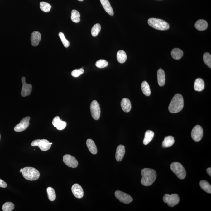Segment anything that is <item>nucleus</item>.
Returning <instances> with one entry per match:
<instances>
[{"mask_svg":"<svg viewBox=\"0 0 211 211\" xmlns=\"http://www.w3.org/2000/svg\"><path fill=\"white\" fill-rule=\"evenodd\" d=\"M41 39V34L38 31H34L31 34V41L32 45L36 47L39 44Z\"/></svg>","mask_w":211,"mask_h":211,"instance_id":"f3484780","label":"nucleus"},{"mask_svg":"<svg viewBox=\"0 0 211 211\" xmlns=\"http://www.w3.org/2000/svg\"><path fill=\"white\" fill-rule=\"evenodd\" d=\"M172 171L180 179H184L186 176V172L184 167L180 163L177 162L172 163L170 165Z\"/></svg>","mask_w":211,"mask_h":211,"instance_id":"39448f33","label":"nucleus"},{"mask_svg":"<svg viewBox=\"0 0 211 211\" xmlns=\"http://www.w3.org/2000/svg\"><path fill=\"white\" fill-rule=\"evenodd\" d=\"M208 24L207 22L204 20H198L195 23V27L197 30L202 31L207 28Z\"/></svg>","mask_w":211,"mask_h":211,"instance_id":"412c9836","label":"nucleus"},{"mask_svg":"<svg viewBox=\"0 0 211 211\" xmlns=\"http://www.w3.org/2000/svg\"><path fill=\"white\" fill-rule=\"evenodd\" d=\"M72 191L75 198L80 199L84 196V190L81 185L78 184L73 185L72 187Z\"/></svg>","mask_w":211,"mask_h":211,"instance_id":"4468645a","label":"nucleus"},{"mask_svg":"<svg viewBox=\"0 0 211 211\" xmlns=\"http://www.w3.org/2000/svg\"><path fill=\"white\" fill-rule=\"evenodd\" d=\"M117 58L118 62L121 64H123L127 60V55L124 50H120L118 51L117 53Z\"/></svg>","mask_w":211,"mask_h":211,"instance_id":"bb28decb","label":"nucleus"},{"mask_svg":"<svg viewBox=\"0 0 211 211\" xmlns=\"http://www.w3.org/2000/svg\"><path fill=\"white\" fill-rule=\"evenodd\" d=\"M149 26L157 30H167L170 27L169 25L167 22L158 18H152L148 21Z\"/></svg>","mask_w":211,"mask_h":211,"instance_id":"7ed1b4c3","label":"nucleus"},{"mask_svg":"<svg viewBox=\"0 0 211 211\" xmlns=\"http://www.w3.org/2000/svg\"><path fill=\"white\" fill-rule=\"evenodd\" d=\"M78 1H83L84 0H78Z\"/></svg>","mask_w":211,"mask_h":211,"instance_id":"79ce46f5","label":"nucleus"},{"mask_svg":"<svg viewBox=\"0 0 211 211\" xmlns=\"http://www.w3.org/2000/svg\"><path fill=\"white\" fill-rule=\"evenodd\" d=\"M105 11L111 16H113L114 12L108 0H100Z\"/></svg>","mask_w":211,"mask_h":211,"instance_id":"a211bd4d","label":"nucleus"},{"mask_svg":"<svg viewBox=\"0 0 211 211\" xmlns=\"http://www.w3.org/2000/svg\"><path fill=\"white\" fill-rule=\"evenodd\" d=\"M80 14L78 11L75 10H72L71 12V19L72 22L75 23H78L80 21Z\"/></svg>","mask_w":211,"mask_h":211,"instance_id":"c756f323","label":"nucleus"},{"mask_svg":"<svg viewBox=\"0 0 211 211\" xmlns=\"http://www.w3.org/2000/svg\"><path fill=\"white\" fill-rule=\"evenodd\" d=\"M87 146L91 153L95 155L98 152L96 145L93 140L88 139L87 141Z\"/></svg>","mask_w":211,"mask_h":211,"instance_id":"b1692460","label":"nucleus"},{"mask_svg":"<svg viewBox=\"0 0 211 211\" xmlns=\"http://www.w3.org/2000/svg\"><path fill=\"white\" fill-rule=\"evenodd\" d=\"M203 61L208 67L211 68V56L210 54L206 52L203 55Z\"/></svg>","mask_w":211,"mask_h":211,"instance_id":"72a5a7b5","label":"nucleus"},{"mask_svg":"<svg viewBox=\"0 0 211 211\" xmlns=\"http://www.w3.org/2000/svg\"><path fill=\"white\" fill-rule=\"evenodd\" d=\"M30 117L29 116L23 118L20 121L19 124H17L14 127V130L16 132H22L26 130L28 127L30 125Z\"/></svg>","mask_w":211,"mask_h":211,"instance_id":"f8f14e48","label":"nucleus"},{"mask_svg":"<svg viewBox=\"0 0 211 211\" xmlns=\"http://www.w3.org/2000/svg\"><path fill=\"white\" fill-rule=\"evenodd\" d=\"M206 172H207L208 175H209V176H211V168L209 167L208 168L206 169Z\"/></svg>","mask_w":211,"mask_h":211,"instance_id":"ea45409f","label":"nucleus"},{"mask_svg":"<svg viewBox=\"0 0 211 211\" xmlns=\"http://www.w3.org/2000/svg\"><path fill=\"white\" fill-rule=\"evenodd\" d=\"M0 139H1V135H0Z\"/></svg>","mask_w":211,"mask_h":211,"instance_id":"37998d69","label":"nucleus"},{"mask_svg":"<svg viewBox=\"0 0 211 211\" xmlns=\"http://www.w3.org/2000/svg\"><path fill=\"white\" fill-rule=\"evenodd\" d=\"M175 141L173 136L166 137L162 142V147L164 148L170 147L175 143Z\"/></svg>","mask_w":211,"mask_h":211,"instance_id":"5701e85b","label":"nucleus"},{"mask_svg":"<svg viewBox=\"0 0 211 211\" xmlns=\"http://www.w3.org/2000/svg\"><path fill=\"white\" fill-rule=\"evenodd\" d=\"M192 139L196 142H198L202 139L203 136V129L200 125H196L192 129L191 132Z\"/></svg>","mask_w":211,"mask_h":211,"instance_id":"9d476101","label":"nucleus"},{"mask_svg":"<svg viewBox=\"0 0 211 211\" xmlns=\"http://www.w3.org/2000/svg\"><path fill=\"white\" fill-rule=\"evenodd\" d=\"M40 8L42 11L46 12H50L52 8L50 4L45 2H41L40 4Z\"/></svg>","mask_w":211,"mask_h":211,"instance_id":"2f4dec72","label":"nucleus"},{"mask_svg":"<svg viewBox=\"0 0 211 211\" xmlns=\"http://www.w3.org/2000/svg\"><path fill=\"white\" fill-rule=\"evenodd\" d=\"M108 63L104 60H99L95 63V65L98 68H104L108 66Z\"/></svg>","mask_w":211,"mask_h":211,"instance_id":"c9c22d12","label":"nucleus"},{"mask_svg":"<svg viewBox=\"0 0 211 211\" xmlns=\"http://www.w3.org/2000/svg\"><path fill=\"white\" fill-rule=\"evenodd\" d=\"M154 133L152 131L147 130L145 134V137L143 141V144L147 145L150 143L154 137Z\"/></svg>","mask_w":211,"mask_h":211,"instance_id":"393cba45","label":"nucleus"},{"mask_svg":"<svg viewBox=\"0 0 211 211\" xmlns=\"http://www.w3.org/2000/svg\"><path fill=\"white\" fill-rule=\"evenodd\" d=\"M171 55L174 59L178 60L181 59L183 55V51L178 48H175L172 50Z\"/></svg>","mask_w":211,"mask_h":211,"instance_id":"a878e982","label":"nucleus"},{"mask_svg":"<svg viewBox=\"0 0 211 211\" xmlns=\"http://www.w3.org/2000/svg\"><path fill=\"white\" fill-rule=\"evenodd\" d=\"M22 84V88L21 95L22 97L29 96L30 95L32 90V86L30 84H27L26 82V78L24 77L21 79Z\"/></svg>","mask_w":211,"mask_h":211,"instance_id":"ddd939ff","label":"nucleus"},{"mask_svg":"<svg viewBox=\"0 0 211 211\" xmlns=\"http://www.w3.org/2000/svg\"><path fill=\"white\" fill-rule=\"evenodd\" d=\"M194 88L195 91L200 92L204 90V83L202 79H197L195 81Z\"/></svg>","mask_w":211,"mask_h":211,"instance_id":"4be33fe9","label":"nucleus"},{"mask_svg":"<svg viewBox=\"0 0 211 211\" xmlns=\"http://www.w3.org/2000/svg\"><path fill=\"white\" fill-rule=\"evenodd\" d=\"M7 183H6L5 181H4L3 180L0 179V187L5 188L7 187Z\"/></svg>","mask_w":211,"mask_h":211,"instance_id":"58836bf2","label":"nucleus"},{"mask_svg":"<svg viewBox=\"0 0 211 211\" xmlns=\"http://www.w3.org/2000/svg\"><path fill=\"white\" fill-rule=\"evenodd\" d=\"M90 108L92 118L95 120L99 119L101 115V109L98 102L95 100L92 101Z\"/></svg>","mask_w":211,"mask_h":211,"instance_id":"6e6552de","label":"nucleus"},{"mask_svg":"<svg viewBox=\"0 0 211 211\" xmlns=\"http://www.w3.org/2000/svg\"><path fill=\"white\" fill-rule=\"evenodd\" d=\"M115 195L116 198L120 202L126 204H128L133 201V199L130 195L119 190L115 192Z\"/></svg>","mask_w":211,"mask_h":211,"instance_id":"1a4fd4ad","label":"nucleus"},{"mask_svg":"<svg viewBox=\"0 0 211 211\" xmlns=\"http://www.w3.org/2000/svg\"><path fill=\"white\" fill-rule=\"evenodd\" d=\"M163 201L164 203H167L169 206L172 207L178 204L180 198L176 194H172L171 195L166 194L163 197Z\"/></svg>","mask_w":211,"mask_h":211,"instance_id":"0eeeda50","label":"nucleus"},{"mask_svg":"<svg viewBox=\"0 0 211 211\" xmlns=\"http://www.w3.org/2000/svg\"><path fill=\"white\" fill-rule=\"evenodd\" d=\"M141 89L143 94L146 96H149L151 95L150 87L147 81H144L141 83Z\"/></svg>","mask_w":211,"mask_h":211,"instance_id":"c85d7f7f","label":"nucleus"},{"mask_svg":"<svg viewBox=\"0 0 211 211\" xmlns=\"http://www.w3.org/2000/svg\"><path fill=\"white\" fill-rule=\"evenodd\" d=\"M101 30V26L99 24H96L94 25L92 27L91 30L92 36L95 37L100 33Z\"/></svg>","mask_w":211,"mask_h":211,"instance_id":"473e14b6","label":"nucleus"},{"mask_svg":"<svg viewBox=\"0 0 211 211\" xmlns=\"http://www.w3.org/2000/svg\"><path fill=\"white\" fill-rule=\"evenodd\" d=\"M15 206L13 203L7 202L4 203L2 206V210L4 211H11L14 209Z\"/></svg>","mask_w":211,"mask_h":211,"instance_id":"f704fd0d","label":"nucleus"},{"mask_svg":"<svg viewBox=\"0 0 211 211\" xmlns=\"http://www.w3.org/2000/svg\"><path fill=\"white\" fill-rule=\"evenodd\" d=\"M52 124L58 130H62L67 126V122L60 119L59 116L55 117L52 121Z\"/></svg>","mask_w":211,"mask_h":211,"instance_id":"2eb2a0df","label":"nucleus"},{"mask_svg":"<svg viewBox=\"0 0 211 211\" xmlns=\"http://www.w3.org/2000/svg\"><path fill=\"white\" fill-rule=\"evenodd\" d=\"M52 143H50L47 140H35L31 143V146L33 147L37 146L41 150L46 151L50 149Z\"/></svg>","mask_w":211,"mask_h":211,"instance_id":"423d86ee","label":"nucleus"},{"mask_svg":"<svg viewBox=\"0 0 211 211\" xmlns=\"http://www.w3.org/2000/svg\"><path fill=\"white\" fill-rule=\"evenodd\" d=\"M121 104L122 108L124 112L128 113L130 112L132 108V104L130 100L127 98H123L122 100Z\"/></svg>","mask_w":211,"mask_h":211,"instance_id":"aec40b11","label":"nucleus"},{"mask_svg":"<svg viewBox=\"0 0 211 211\" xmlns=\"http://www.w3.org/2000/svg\"><path fill=\"white\" fill-rule=\"evenodd\" d=\"M199 185L201 188L207 193H211V186L206 180H203L200 181Z\"/></svg>","mask_w":211,"mask_h":211,"instance_id":"cd10ccee","label":"nucleus"},{"mask_svg":"<svg viewBox=\"0 0 211 211\" xmlns=\"http://www.w3.org/2000/svg\"><path fill=\"white\" fill-rule=\"evenodd\" d=\"M142 178L141 183L144 186L152 185L156 179L157 175L156 171L149 168L143 169L141 170Z\"/></svg>","mask_w":211,"mask_h":211,"instance_id":"f257e3e1","label":"nucleus"},{"mask_svg":"<svg viewBox=\"0 0 211 211\" xmlns=\"http://www.w3.org/2000/svg\"><path fill=\"white\" fill-rule=\"evenodd\" d=\"M84 72V69L83 68L75 69V70L72 71L71 72V75L72 76L76 78V77H78L82 74Z\"/></svg>","mask_w":211,"mask_h":211,"instance_id":"4c0bfd02","label":"nucleus"},{"mask_svg":"<svg viewBox=\"0 0 211 211\" xmlns=\"http://www.w3.org/2000/svg\"><path fill=\"white\" fill-rule=\"evenodd\" d=\"M24 178L29 181H35L40 176V174L37 169L32 167H25L22 172Z\"/></svg>","mask_w":211,"mask_h":211,"instance_id":"20e7f679","label":"nucleus"},{"mask_svg":"<svg viewBox=\"0 0 211 211\" xmlns=\"http://www.w3.org/2000/svg\"><path fill=\"white\" fill-rule=\"evenodd\" d=\"M48 197L50 201H54L56 199V194L54 189L52 187H48L47 189Z\"/></svg>","mask_w":211,"mask_h":211,"instance_id":"7c9ffc66","label":"nucleus"},{"mask_svg":"<svg viewBox=\"0 0 211 211\" xmlns=\"http://www.w3.org/2000/svg\"><path fill=\"white\" fill-rule=\"evenodd\" d=\"M59 36L60 38L61 41H62L63 45L65 48L68 47L70 46V42L66 39L64 34L62 32H60L59 33Z\"/></svg>","mask_w":211,"mask_h":211,"instance_id":"e433bc0d","label":"nucleus"},{"mask_svg":"<svg viewBox=\"0 0 211 211\" xmlns=\"http://www.w3.org/2000/svg\"><path fill=\"white\" fill-rule=\"evenodd\" d=\"M63 161L68 167L75 168L78 167V162L75 157L70 155H65L63 156Z\"/></svg>","mask_w":211,"mask_h":211,"instance_id":"9b49d317","label":"nucleus"},{"mask_svg":"<svg viewBox=\"0 0 211 211\" xmlns=\"http://www.w3.org/2000/svg\"><path fill=\"white\" fill-rule=\"evenodd\" d=\"M125 153V148L124 145H120L117 147L115 154V158L117 161H122Z\"/></svg>","mask_w":211,"mask_h":211,"instance_id":"dca6fc26","label":"nucleus"},{"mask_svg":"<svg viewBox=\"0 0 211 211\" xmlns=\"http://www.w3.org/2000/svg\"><path fill=\"white\" fill-rule=\"evenodd\" d=\"M22 169H21V170H20V172H21V173H22Z\"/></svg>","mask_w":211,"mask_h":211,"instance_id":"a19ab883","label":"nucleus"},{"mask_svg":"<svg viewBox=\"0 0 211 211\" xmlns=\"http://www.w3.org/2000/svg\"><path fill=\"white\" fill-rule=\"evenodd\" d=\"M184 107V101L182 95L177 94L174 96L169 104V110L170 113H178L182 110Z\"/></svg>","mask_w":211,"mask_h":211,"instance_id":"f03ea898","label":"nucleus"},{"mask_svg":"<svg viewBox=\"0 0 211 211\" xmlns=\"http://www.w3.org/2000/svg\"><path fill=\"white\" fill-rule=\"evenodd\" d=\"M157 79L158 84L161 87H163L165 84V75L164 70L160 69L157 72Z\"/></svg>","mask_w":211,"mask_h":211,"instance_id":"6ab92c4d","label":"nucleus"}]
</instances>
